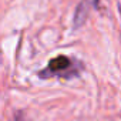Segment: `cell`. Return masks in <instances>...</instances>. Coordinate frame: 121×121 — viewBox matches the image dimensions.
<instances>
[{
  "label": "cell",
  "instance_id": "6da1fadb",
  "mask_svg": "<svg viewBox=\"0 0 121 121\" xmlns=\"http://www.w3.org/2000/svg\"><path fill=\"white\" fill-rule=\"evenodd\" d=\"M83 70V63L80 60L70 57V56H64L60 54L54 58H51L48 64L39 71V77L41 78H64V80H70L74 77H78L80 73Z\"/></svg>",
  "mask_w": 121,
  "mask_h": 121
},
{
  "label": "cell",
  "instance_id": "3957f363",
  "mask_svg": "<svg viewBox=\"0 0 121 121\" xmlns=\"http://www.w3.org/2000/svg\"><path fill=\"white\" fill-rule=\"evenodd\" d=\"M16 121H27V120H26L24 114H22V112H17V114H16Z\"/></svg>",
  "mask_w": 121,
  "mask_h": 121
},
{
  "label": "cell",
  "instance_id": "7a4b0ae2",
  "mask_svg": "<svg viewBox=\"0 0 121 121\" xmlns=\"http://www.w3.org/2000/svg\"><path fill=\"white\" fill-rule=\"evenodd\" d=\"M86 2H87L90 6H93L94 9H98V0H86Z\"/></svg>",
  "mask_w": 121,
  "mask_h": 121
}]
</instances>
